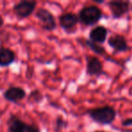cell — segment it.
Segmentation results:
<instances>
[{"instance_id":"cell-1","label":"cell","mask_w":132,"mask_h":132,"mask_svg":"<svg viewBox=\"0 0 132 132\" xmlns=\"http://www.w3.org/2000/svg\"><path fill=\"white\" fill-rule=\"evenodd\" d=\"M85 113L93 122L103 126L111 125L115 121L118 115L115 108L110 105H103L95 108L87 109Z\"/></svg>"},{"instance_id":"cell-2","label":"cell","mask_w":132,"mask_h":132,"mask_svg":"<svg viewBox=\"0 0 132 132\" xmlns=\"http://www.w3.org/2000/svg\"><path fill=\"white\" fill-rule=\"evenodd\" d=\"M79 24L84 26H95L103 18V11L96 5L84 6L77 14Z\"/></svg>"},{"instance_id":"cell-3","label":"cell","mask_w":132,"mask_h":132,"mask_svg":"<svg viewBox=\"0 0 132 132\" xmlns=\"http://www.w3.org/2000/svg\"><path fill=\"white\" fill-rule=\"evenodd\" d=\"M35 17L38 19L41 28L46 32H53L56 29L57 22L53 14L49 9L40 7L35 10Z\"/></svg>"},{"instance_id":"cell-4","label":"cell","mask_w":132,"mask_h":132,"mask_svg":"<svg viewBox=\"0 0 132 132\" xmlns=\"http://www.w3.org/2000/svg\"><path fill=\"white\" fill-rule=\"evenodd\" d=\"M110 15L113 19H119L131 10L132 3L128 0H111L107 2Z\"/></svg>"},{"instance_id":"cell-5","label":"cell","mask_w":132,"mask_h":132,"mask_svg":"<svg viewBox=\"0 0 132 132\" xmlns=\"http://www.w3.org/2000/svg\"><path fill=\"white\" fill-rule=\"evenodd\" d=\"M58 24L65 33L74 34L79 24V18L77 14L73 12H65L58 16Z\"/></svg>"},{"instance_id":"cell-6","label":"cell","mask_w":132,"mask_h":132,"mask_svg":"<svg viewBox=\"0 0 132 132\" xmlns=\"http://www.w3.org/2000/svg\"><path fill=\"white\" fill-rule=\"evenodd\" d=\"M37 2L34 0H22L13 6L15 15L19 18H27L35 13Z\"/></svg>"},{"instance_id":"cell-7","label":"cell","mask_w":132,"mask_h":132,"mask_svg":"<svg viewBox=\"0 0 132 132\" xmlns=\"http://www.w3.org/2000/svg\"><path fill=\"white\" fill-rule=\"evenodd\" d=\"M86 74L90 77H99L104 73L103 63L101 59L94 55H86Z\"/></svg>"},{"instance_id":"cell-8","label":"cell","mask_w":132,"mask_h":132,"mask_svg":"<svg viewBox=\"0 0 132 132\" xmlns=\"http://www.w3.org/2000/svg\"><path fill=\"white\" fill-rule=\"evenodd\" d=\"M108 44L114 51V53H126L130 49L126 37L119 34H113L107 40Z\"/></svg>"},{"instance_id":"cell-9","label":"cell","mask_w":132,"mask_h":132,"mask_svg":"<svg viewBox=\"0 0 132 132\" xmlns=\"http://www.w3.org/2000/svg\"><path fill=\"white\" fill-rule=\"evenodd\" d=\"M5 100L12 103H18L26 97V92L19 86H11L3 94Z\"/></svg>"},{"instance_id":"cell-10","label":"cell","mask_w":132,"mask_h":132,"mask_svg":"<svg viewBox=\"0 0 132 132\" xmlns=\"http://www.w3.org/2000/svg\"><path fill=\"white\" fill-rule=\"evenodd\" d=\"M109 29L104 26H95L89 33V40L99 44H102L108 40Z\"/></svg>"},{"instance_id":"cell-11","label":"cell","mask_w":132,"mask_h":132,"mask_svg":"<svg viewBox=\"0 0 132 132\" xmlns=\"http://www.w3.org/2000/svg\"><path fill=\"white\" fill-rule=\"evenodd\" d=\"M8 132H27L28 124L15 114H11L6 121Z\"/></svg>"},{"instance_id":"cell-12","label":"cell","mask_w":132,"mask_h":132,"mask_svg":"<svg viewBox=\"0 0 132 132\" xmlns=\"http://www.w3.org/2000/svg\"><path fill=\"white\" fill-rule=\"evenodd\" d=\"M16 59L15 53L12 49L0 46V67H8Z\"/></svg>"},{"instance_id":"cell-13","label":"cell","mask_w":132,"mask_h":132,"mask_svg":"<svg viewBox=\"0 0 132 132\" xmlns=\"http://www.w3.org/2000/svg\"><path fill=\"white\" fill-rule=\"evenodd\" d=\"M83 45L88 47L90 51L93 52L94 53H96L99 56H104L107 53L106 49H105V47L102 44H96V43L90 41L89 39H83Z\"/></svg>"},{"instance_id":"cell-14","label":"cell","mask_w":132,"mask_h":132,"mask_svg":"<svg viewBox=\"0 0 132 132\" xmlns=\"http://www.w3.org/2000/svg\"><path fill=\"white\" fill-rule=\"evenodd\" d=\"M68 127V122L62 116L58 115L54 119L53 123V131L54 132H62Z\"/></svg>"},{"instance_id":"cell-15","label":"cell","mask_w":132,"mask_h":132,"mask_svg":"<svg viewBox=\"0 0 132 132\" xmlns=\"http://www.w3.org/2000/svg\"><path fill=\"white\" fill-rule=\"evenodd\" d=\"M28 100L33 103H40L44 100V95L39 90H34L28 95Z\"/></svg>"},{"instance_id":"cell-16","label":"cell","mask_w":132,"mask_h":132,"mask_svg":"<svg viewBox=\"0 0 132 132\" xmlns=\"http://www.w3.org/2000/svg\"><path fill=\"white\" fill-rule=\"evenodd\" d=\"M121 126L124 128H128V127H132V118H127L121 120Z\"/></svg>"},{"instance_id":"cell-17","label":"cell","mask_w":132,"mask_h":132,"mask_svg":"<svg viewBox=\"0 0 132 132\" xmlns=\"http://www.w3.org/2000/svg\"><path fill=\"white\" fill-rule=\"evenodd\" d=\"M5 24V21H4V18H3L1 15H0V27H2Z\"/></svg>"},{"instance_id":"cell-18","label":"cell","mask_w":132,"mask_h":132,"mask_svg":"<svg viewBox=\"0 0 132 132\" xmlns=\"http://www.w3.org/2000/svg\"><path fill=\"white\" fill-rule=\"evenodd\" d=\"M93 2L96 4H104V0H93Z\"/></svg>"},{"instance_id":"cell-19","label":"cell","mask_w":132,"mask_h":132,"mask_svg":"<svg viewBox=\"0 0 132 132\" xmlns=\"http://www.w3.org/2000/svg\"><path fill=\"white\" fill-rule=\"evenodd\" d=\"M4 34H5L4 31H0V41H2V38H5Z\"/></svg>"},{"instance_id":"cell-20","label":"cell","mask_w":132,"mask_h":132,"mask_svg":"<svg viewBox=\"0 0 132 132\" xmlns=\"http://www.w3.org/2000/svg\"><path fill=\"white\" fill-rule=\"evenodd\" d=\"M94 132H108V131H104V130H95Z\"/></svg>"},{"instance_id":"cell-21","label":"cell","mask_w":132,"mask_h":132,"mask_svg":"<svg viewBox=\"0 0 132 132\" xmlns=\"http://www.w3.org/2000/svg\"><path fill=\"white\" fill-rule=\"evenodd\" d=\"M131 102H132V101H131Z\"/></svg>"}]
</instances>
